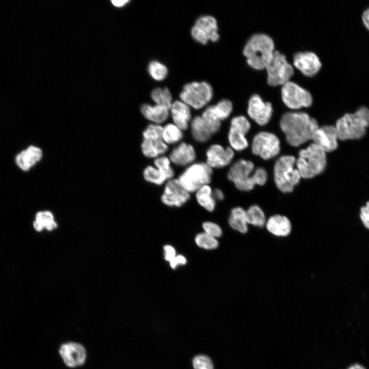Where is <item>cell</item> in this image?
Masks as SVG:
<instances>
[{
    "instance_id": "cell-1",
    "label": "cell",
    "mask_w": 369,
    "mask_h": 369,
    "mask_svg": "<svg viewBox=\"0 0 369 369\" xmlns=\"http://www.w3.org/2000/svg\"><path fill=\"white\" fill-rule=\"evenodd\" d=\"M280 127L288 142L292 146L298 147L312 139L319 125L315 118L305 112H291L283 114Z\"/></svg>"
},
{
    "instance_id": "cell-2",
    "label": "cell",
    "mask_w": 369,
    "mask_h": 369,
    "mask_svg": "<svg viewBox=\"0 0 369 369\" xmlns=\"http://www.w3.org/2000/svg\"><path fill=\"white\" fill-rule=\"evenodd\" d=\"M254 170L252 161L240 159L231 166L227 178L238 190L249 191L256 184H264L268 178L267 172L264 168H258L254 171Z\"/></svg>"
},
{
    "instance_id": "cell-3",
    "label": "cell",
    "mask_w": 369,
    "mask_h": 369,
    "mask_svg": "<svg viewBox=\"0 0 369 369\" xmlns=\"http://www.w3.org/2000/svg\"><path fill=\"white\" fill-rule=\"evenodd\" d=\"M273 39L264 34H255L246 43L243 51L248 65L256 70L265 68L274 52Z\"/></svg>"
},
{
    "instance_id": "cell-4",
    "label": "cell",
    "mask_w": 369,
    "mask_h": 369,
    "mask_svg": "<svg viewBox=\"0 0 369 369\" xmlns=\"http://www.w3.org/2000/svg\"><path fill=\"white\" fill-rule=\"evenodd\" d=\"M369 127V109L361 107L353 113H347L336 123L339 139H358L363 137Z\"/></svg>"
},
{
    "instance_id": "cell-5",
    "label": "cell",
    "mask_w": 369,
    "mask_h": 369,
    "mask_svg": "<svg viewBox=\"0 0 369 369\" xmlns=\"http://www.w3.org/2000/svg\"><path fill=\"white\" fill-rule=\"evenodd\" d=\"M296 168L301 177L311 178L321 173L326 165V152L312 143L301 150L296 159Z\"/></svg>"
},
{
    "instance_id": "cell-6",
    "label": "cell",
    "mask_w": 369,
    "mask_h": 369,
    "mask_svg": "<svg viewBox=\"0 0 369 369\" xmlns=\"http://www.w3.org/2000/svg\"><path fill=\"white\" fill-rule=\"evenodd\" d=\"M213 174V170L205 161H195L186 167L177 178L182 187L192 194L210 184Z\"/></svg>"
},
{
    "instance_id": "cell-7",
    "label": "cell",
    "mask_w": 369,
    "mask_h": 369,
    "mask_svg": "<svg viewBox=\"0 0 369 369\" xmlns=\"http://www.w3.org/2000/svg\"><path fill=\"white\" fill-rule=\"evenodd\" d=\"M296 159L292 155H284L276 161L274 168V178L278 189L283 193L293 191L298 184L301 176L294 167Z\"/></svg>"
},
{
    "instance_id": "cell-8",
    "label": "cell",
    "mask_w": 369,
    "mask_h": 369,
    "mask_svg": "<svg viewBox=\"0 0 369 369\" xmlns=\"http://www.w3.org/2000/svg\"><path fill=\"white\" fill-rule=\"evenodd\" d=\"M213 96V88L206 81L188 83L183 86L179 95L181 101L196 110L204 107L211 101Z\"/></svg>"
},
{
    "instance_id": "cell-9",
    "label": "cell",
    "mask_w": 369,
    "mask_h": 369,
    "mask_svg": "<svg viewBox=\"0 0 369 369\" xmlns=\"http://www.w3.org/2000/svg\"><path fill=\"white\" fill-rule=\"evenodd\" d=\"M265 69L268 83L273 86L283 85L290 81L294 73L293 67L287 61L285 56L278 51H274Z\"/></svg>"
},
{
    "instance_id": "cell-10",
    "label": "cell",
    "mask_w": 369,
    "mask_h": 369,
    "mask_svg": "<svg viewBox=\"0 0 369 369\" xmlns=\"http://www.w3.org/2000/svg\"><path fill=\"white\" fill-rule=\"evenodd\" d=\"M280 150L279 139L272 133L264 131L259 132L253 139V153L264 160L275 157L279 153Z\"/></svg>"
},
{
    "instance_id": "cell-11",
    "label": "cell",
    "mask_w": 369,
    "mask_h": 369,
    "mask_svg": "<svg viewBox=\"0 0 369 369\" xmlns=\"http://www.w3.org/2000/svg\"><path fill=\"white\" fill-rule=\"evenodd\" d=\"M281 96L284 104L291 109L309 107L312 103L311 94L297 84L290 81L282 85Z\"/></svg>"
},
{
    "instance_id": "cell-12",
    "label": "cell",
    "mask_w": 369,
    "mask_h": 369,
    "mask_svg": "<svg viewBox=\"0 0 369 369\" xmlns=\"http://www.w3.org/2000/svg\"><path fill=\"white\" fill-rule=\"evenodd\" d=\"M191 34L196 42L205 45L208 41L215 42L219 38L216 18L211 15H203L196 20Z\"/></svg>"
},
{
    "instance_id": "cell-13",
    "label": "cell",
    "mask_w": 369,
    "mask_h": 369,
    "mask_svg": "<svg viewBox=\"0 0 369 369\" xmlns=\"http://www.w3.org/2000/svg\"><path fill=\"white\" fill-rule=\"evenodd\" d=\"M191 194L180 184L177 178H172L165 183L160 200L166 206L180 207L190 199Z\"/></svg>"
},
{
    "instance_id": "cell-14",
    "label": "cell",
    "mask_w": 369,
    "mask_h": 369,
    "mask_svg": "<svg viewBox=\"0 0 369 369\" xmlns=\"http://www.w3.org/2000/svg\"><path fill=\"white\" fill-rule=\"evenodd\" d=\"M206 162L213 170L222 169L231 163L235 155L234 150L230 146L225 147L215 143L206 151Z\"/></svg>"
},
{
    "instance_id": "cell-15",
    "label": "cell",
    "mask_w": 369,
    "mask_h": 369,
    "mask_svg": "<svg viewBox=\"0 0 369 369\" xmlns=\"http://www.w3.org/2000/svg\"><path fill=\"white\" fill-rule=\"evenodd\" d=\"M58 353L65 364L70 368L81 366L86 360V348L78 342L69 341L61 344Z\"/></svg>"
},
{
    "instance_id": "cell-16",
    "label": "cell",
    "mask_w": 369,
    "mask_h": 369,
    "mask_svg": "<svg viewBox=\"0 0 369 369\" xmlns=\"http://www.w3.org/2000/svg\"><path fill=\"white\" fill-rule=\"evenodd\" d=\"M221 126L209 122L201 115H196L192 118L189 129L195 141L204 144L220 131Z\"/></svg>"
},
{
    "instance_id": "cell-17",
    "label": "cell",
    "mask_w": 369,
    "mask_h": 369,
    "mask_svg": "<svg viewBox=\"0 0 369 369\" xmlns=\"http://www.w3.org/2000/svg\"><path fill=\"white\" fill-rule=\"evenodd\" d=\"M247 112L257 124L263 126L270 121L273 108L270 102L263 101L258 95L255 94L249 99Z\"/></svg>"
},
{
    "instance_id": "cell-18",
    "label": "cell",
    "mask_w": 369,
    "mask_h": 369,
    "mask_svg": "<svg viewBox=\"0 0 369 369\" xmlns=\"http://www.w3.org/2000/svg\"><path fill=\"white\" fill-rule=\"evenodd\" d=\"M338 135L335 126H323L318 127L314 132L312 140L314 144L325 152L335 150L338 147Z\"/></svg>"
},
{
    "instance_id": "cell-19",
    "label": "cell",
    "mask_w": 369,
    "mask_h": 369,
    "mask_svg": "<svg viewBox=\"0 0 369 369\" xmlns=\"http://www.w3.org/2000/svg\"><path fill=\"white\" fill-rule=\"evenodd\" d=\"M196 157V151L193 145L183 141L175 145L168 156L172 164L185 168L195 162Z\"/></svg>"
},
{
    "instance_id": "cell-20",
    "label": "cell",
    "mask_w": 369,
    "mask_h": 369,
    "mask_svg": "<svg viewBox=\"0 0 369 369\" xmlns=\"http://www.w3.org/2000/svg\"><path fill=\"white\" fill-rule=\"evenodd\" d=\"M295 67L307 76L315 75L320 70L321 64L318 57L312 52H300L293 57Z\"/></svg>"
},
{
    "instance_id": "cell-21",
    "label": "cell",
    "mask_w": 369,
    "mask_h": 369,
    "mask_svg": "<svg viewBox=\"0 0 369 369\" xmlns=\"http://www.w3.org/2000/svg\"><path fill=\"white\" fill-rule=\"evenodd\" d=\"M232 110L231 101L224 99L206 108L201 115L210 123L221 125V121L229 117Z\"/></svg>"
},
{
    "instance_id": "cell-22",
    "label": "cell",
    "mask_w": 369,
    "mask_h": 369,
    "mask_svg": "<svg viewBox=\"0 0 369 369\" xmlns=\"http://www.w3.org/2000/svg\"><path fill=\"white\" fill-rule=\"evenodd\" d=\"M169 111L173 123L183 131L189 128L192 117L191 108L188 105L181 100H175Z\"/></svg>"
},
{
    "instance_id": "cell-23",
    "label": "cell",
    "mask_w": 369,
    "mask_h": 369,
    "mask_svg": "<svg viewBox=\"0 0 369 369\" xmlns=\"http://www.w3.org/2000/svg\"><path fill=\"white\" fill-rule=\"evenodd\" d=\"M266 230L276 237H286L291 232L292 224L289 219L285 216L274 215L266 220Z\"/></svg>"
},
{
    "instance_id": "cell-24",
    "label": "cell",
    "mask_w": 369,
    "mask_h": 369,
    "mask_svg": "<svg viewBox=\"0 0 369 369\" xmlns=\"http://www.w3.org/2000/svg\"><path fill=\"white\" fill-rule=\"evenodd\" d=\"M43 157L40 148L30 146L16 156V163L22 170L27 171L39 161Z\"/></svg>"
},
{
    "instance_id": "cell-25",
    "label": "cell",
    "mask_w": 369,
    "mask_h": 369,
    "mask_svg": "<svg viewBox=\"0 0 369 369\" xmlns=\"http://www.w3.org/2000/svg\"><path fill=\"white\" fill-rule=\"evenodd\" d=\"M140 111L151 123L160 125L165 122L170 116L169 109L156 104H144L140 107Z\"/></svg>"
},
{
    "instance_id": "cell-26",
    "label": "cell",
    "mask_w": 369,
    "mask_h": 369,
    "mask_svg": "<svg viewBox=\"0 0 369 369\" xmlns=\"http://www.w3.org/2000/svg\"><path fill=\"white\" fill-rule=\"evenodd\" d=\"M140 149L145 157L154 159L165 155L169 150V146L162 139H142Z\"/></svg>"
},
{
    "instance_id": "cell-27",
    "label": "cell",
    "mask_w": 369,
    "mask_h": 369,
    "mask_svg": "<svg viewBox=\"0 0 369 369\" xmlns=\"http://www.w3.org/2000/svg\"><path fill=\"white\" fill-rule=\"evenodd\" d=\"M228 222L232 229L241 234H245L248 231L246 210L241 207H237L231 210Z\"/></svg>"
},
{
    "instance_id": "cell-28",
    "label": "cell",
    "mask_w": 369,
    "mask_h": 369,
    "mask_svg": "<svg viewBox=\"0 0 369 369\" xmlns=\"http://www.w3.org/2000/svg\"><path fill=\"white\" fill-rule=\"evenodd\" d=\"M195 197L197 203L207 211L212 212L215 210L216 201L213 196V189L210 184L199 188L195 192Z\"/></svg>"
},
{
    "instance_id": "cell-29",
    "label": "cell",
    "mask_w": 369,
    "mask_h": 369,
    "mask_svg": "<svg viewBox=\"0 0 369 369\" xmlns=\"http://www.w3.org/2000/svg\"><path fill=\"white\" fill-rule=\"evenodd\" d=\"M183 131L173 122H168L162 126V138L168 146L176 145L182 141Z\"/></svg>"
},
{
    "instance_id": "cell-30",
    "label": "cell",
    "mask_w": 369,
    "mask_h": 369,
    "mask_svg": "<svg viewBox=\"0 0 369 369\" xmlns=\"http://www.w3.org/2000/svg\"><path fill=\"white\" fill-rule=\"evenodd\" d=\"M33 225L36 231L40 232L44 229L51 231L57 227V223L54 221L52 212L49 211H41L36 213Z\"/></svg>"
},
{
    "instance_id": "cell-31",
    "label": "cell",
    "mask_w": 369,
    "mask_h": 369,
    "mask_svg": "<svg viewBox=\"0 0 369 369\" xmlns=\"http://www.w3.org/2000/svg\"><path fill=\"white\" fill-rule=\"evenodd\" d=\"M144 179L150 183L161 186L169 180L166 174L154 165L147 166L143 171Z\"/></svg>"
},
{
    "instance_id": "cell-32",
    "label": "cell",
    "mask_w": 369,
    "mask_h": 369,
    "mask_svg": "<svg viewBox=\"0 0 369 369\" xmlns=\"http://www.w3.org/2000/svg\"><path fill=\"white\" fill-rule=\"evenodd\" d=\"M244 132L230 127L228 140L230 147L234 150L241 151L248 147V142Z\"/></svg>"
},
{
    "instance_id": "cell-33",
    "label": "cell",
    "mask_w": 369,
    "mask_h": 369,
    "mask_svg": "<svg viewBox=\"0 0 369 369\" xmlns=\"http://www.w3.org/2000/svg\"><path fill=\"white\" fill-rule=\"evenodd\" d=\"M246 214L249 225L258 228L265 225L266 219L265 214L258 206H251L246 210Z\"/></svg>"
},
{
    "instance_id": "cell-34",
    "label": "cell",
    "mask_w": 369,
    "mask_h": 369,
    "mask_svg": "<svg viewBox=\"0 0 369 369\" xmlns=\"http://www.w3.org/2000/svg\"><path fill=\"white\" fill-rule=\"evenodd\" d=\"M152 99L155 104L163 107L170 110L173 103L172 96L167 88H156L151 93Z\"/></svg>"
},
{
    "instance_id": "cell-35",
    "label": "cell",
    "mask_w": 369,
    "mask_h": 369,
    "mask_svg": "<svg viewBox=\"0 0 369 369\" xmlns=\"http://www.w3.org/2000/svg\"><path fill=\"white\" fill-rule=\"evenodd\" d=\"M194 240L198 247L207 250L216 249L219 245V242L217 238L204 232L197 234Z\"/></svg>"
},
{
    "instance_id": "cell-36",
    "label": "cell",
    "mask_w": 369,
    "mask_h": 369,
    "mask_svg": "<svg viewBox=\"0 0 369 369\" xmlns=\"http://www.w3.org/2000/svg\"><path fill=\"white\" fill-rule=\"evenodd\" d=\"M148 71L150 76L157 81L165 79L168 73L167 67L157 60H152L149 64Z\"/></svg>"
},
{
    "instance_id": "cell-37",
    "label": "cell",
    "mask_w": 369,
    "mask_h": 369,
    "mask_svg": "<svg viewBox=\"0 0 369 369\" xmlns=\"http://www.w3.org/2000/svg\"><path fill=\"white\" fill-rule=\"evenodd\" d=\"M168 156L162 155L154 159L153 165L161 169L168 179L174 178L175 171Z\"/></svg>"
},
{
    "instance_id": "cell-38",
    "label": "cell",
    "mask_w": 369,
    "mask_h": 369,
    "mask_svg": "<svg viewBox=\"0 0 369 369\" xmlns=\"http://www.w3.org/2000/svg\"><path fill=\"white\" fill-rule=\"evenodd\" d=\"M192 363L193 369H214L212 359L204 354H197L194 356Z\"/></svg>"
},
{
    "instance_id": "cell-39",
    "label": "cell",
    "mask_w": 369,
    "mask_h": 369,
    "mask_svg": "<svg viewBox=\"0 0 369 369\" xmlns=\"http://www.w3.org/2000/svg\"><path fill=\"white\" fill-rule=\"evenodd\" d=\"M162 126L151 123L144 130L142 134V139H162Z\"/></svg>"
},
{
    "instance_id": "cell-40",
    "label": "cell",
    "mask_w": 369,
    "mask_h": 369,
    "mask_svg": "<svg viewBox=\"0 0 369 369\" xmlns=\"http://www.w3.org/2000/svg\"><path fill=\"white\" fill-rule=\"evenodd\" d=\"M231 127L241 131L247 134L251 128V125L245 117L239 115L233 117L230 122Z\"/></svg>"
},
{
    "instance_id": "cell-41",
    "label": "cell",
    "mask_w": 369,
    "mask_h": 369,
    "mask_svg": "<svg viewBox=\"0 0 369 369\" xmlns=\"http://www.w3.org/2000/svg\"><path fill=\"white\" fill-rule=\"evenodd\" d=\"M204 232L216 238L220 237L222 235L221 227L217 223L211 221H205L202 223Z\"/></svg>"
},
{
    "instance_id": "cell-42",
    "label": "cell",
    "mask_w": 369,
    "mask_h": 369,
    "mask_svg": "<svg viewBox=\"0 0 369 369\" xmlns=\"http://www.w3.org/2000/svg\"><path fill=\"white\" fill-rule=\"evenodd\" d=\"M360 218L364 227L369 230V201L360 208Z\"/></svg>"
},
{
    "instance_id": "cell-43",
    "label": "cell",
    "mask_w": 369,
    "mask_h": 369,
    "mask_svg": "<svg viewBox=\"0 0 369 369\" xmlns=\"http://www.w3.org/2000/svg\"><path fill=\"white\" fill-rule=\"evenodd\" d=\"M163 251L164 259L169 262L173 260L177 255L175 249L169 244L164 245Z\"/></svg>"
},
{
    "instance_id": "cell-44",
    "label": "cell",
    "mask_w": 369,
    "mask_h": 369,
    "mask_svg": "<svg viewBox=\"0 0 369 369\" xmlns=\"http://www.w3.org/2000/svg\"><path fill=\"white\" fill-rule=\"evenodd\" d=\"M187 262L186 258L182 255H177L176 257L169 262L172 269H175L179 265H184Z\"/></svg>"
},
{
    "instance_id": "cell-45",
    "label": "cell",
    "mask_w": 369,
    "mask_h": 369,
    "mask_svg": "<svg viewBox=\"0 0 369 369\" xmlns=\"http://www.w3.org/2000/svg\"><path fill=\"white\" fill-rule=\"evenodd\" d=\"M213 194L216 201H221L224 199L225 197L223 192L218 188L213 189Z\"/></svg>"
},
{
    "instance_id": "cell-46",
    "label": "cell",
    "mask_w": 369,
    "mask_h": 369,
    "mask_svg": "<svg viewBox=\"0 0 369 369\" xmlns=\"http://www.w3.org/2000/svg\"><path fill=\"white\" fill-rule=\"evenodd\" d=\"M362 19L364 26L369 30V8L363 12Z\"/></svg>"
},
{
    "instance_id": "cell-47",
    "label": "cell",
    "mask_w": 369,
    "mask_h": 369,
    "mask_svg": "<svg viewBox=\"0 0 369 369\" xmlns=\"http://www.w3.org/2000/svg\"><path fill=\"white\" fill-rule=\"evenodd\" d=\"M128 0H120V1H111L112 4L116 7H122L128 3Z\"/></svg>"
},
{
    "instance_id": "cell-48",
    "label": "cell",
    "mask_w": 369,
    "mask_h": 369,
    "mask_svg": "<svg viewBox=\"0 0 369 369\" xmlns=\"http://www.w3.org/2000/svg\"><path fill=\"white\" fill-rule=\"evenodd\" d=\"M347 369H366L363 366L359 364L356 363L353 364L348 367Z\"/></svg>"
}]
</instances>
